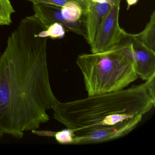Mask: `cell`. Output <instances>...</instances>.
I'll list each match as a JSON object with an SVG mask.
<instances>
[{
  "label": "cell",
  "instance_id": "1",
  "mask_svg": "<svg viewBox=\"0 0 155 155\" xmlns=\"http://www.w3.org/2000/svg\"><path fill=\"white\" fill-rule=\"evenodd\" d=\"M46 29L35 15L21 20L0 57V130L20 139L49 120L58 101L50 83Z\"/></svg>",
  "mask_w": 155,
  "mask_h": 155
},
{
  "label": "cell",
  "instance_id": "2",
  "mask_svg": "<svg viewBox=\"0 0 155 155\" xmlns=\"http://www.w3.org/2000/svg\"><path fill=\"white\" fill-rule=\"evenodd\" d=\"M155 106V76L139 85L67 102L58 101L53 117L73 131L74 137L143 117Z\"/></svg>",
  "mask_w": 155,
  "mask_h": 155
},
{
  "label": "cell",
  "instance_id": "3",
  "mask_svg": "<svg viewBox=\"0 0 155 155\" xmlns=\"http://www.w3.org/2000/svg\"><path fill=\"white\" fill-rule=\"evenodd\" d=\"M76 63L83 75L88 96L124 89L138 77L123 40L107 51L81 54Z\"/></svg>",
  "mask_w": 155,
  "mask_h": 155
},
{
  "label": "cell",
  "instance_id": "4",
  "mask_svg": "<svg viewBox=\"0 0 155 155\" xmlns=\"http://www.w3.org/2000/svg\"><path fill=\"white\" fill-rule=\"evenodd\" d=\"M33 10L34 15L46 28L53 23H59L65 29L85 37V29L81 8L33 3Z\"/></svg>",
  "mask_w": 155,
  "mask_h": 155
},
{
  "label": "cell",
  "instance_id": "5",
  "mask_svg": "<svg viewBox=\"0 0 155 155\" xmlns=\"http://www.w3.org/2000/svg\"><path fill=\"white\" fill-rule=\"evenodd\" d=\"M121 0H117L106 15L97 36L90 46L91 53L104 52L120 44L127 32L119 23Z\"/></svg>",
  "mask_w": 155,
  "mask_h": 155
},
{
  "label": "cell",
  "instance_id": "6",
  "mask_svg": "<svg viewBox=\"0 0 155 155\" xmlns=\"http://www.w3.org/2000/svg\"><path fill=\"white\" fill-rule=\"evenodd\" d=\"M123 41L138 77L147 81L155 76V51L141 43L133 34L127 33Z\"/></svg>",
  "mask_w": 155,
  "mask_h": 155
},
{
  "label": "cell",
  "instance_id": "7",
  "mask_svg": "<svg viewBox=\"0 0 155 155\" xmlns=\"http://www.w3.org/2000/svg\"><path fill=\"white\" fill-rule=\"evenodd\" d=\"M142 117H136L110 128L97 130L82 137H75L72 145L98 144L123 137L137 127Z\"/></svg>",
  "mask_w": 155,
  "mask_h": 155
},
{
  "label": "cell",
  "instance_id": "8",
  "mask_svg": "<svg viewBox=\"0 0 155 155\" xmlns=\"http://www.w3.org/2000/svg\"><path fill=\"white\" fill-rule=\"evenodd\" d=\"M114 3L109 2L92 3L83 16L85 29L84 38L90 46L93 43L101 23Z\"/></svg>",
  "mask_w": 155,
  "mask_h": 155
},
{
  "label": "cell",
  "instance_id": "9",
  "mask_svg": "<svg viewBox=\"0 0 155 155\" xmlns=\"http://www.w3.org/2000/svg\"><path fill=\"white\" fill-rule=\"evenodd\" d=\"M141 43L155 51V12L150 15V19L144 29L138 34H134Z\"/></svg>",
  "mask_w": 155,
  "mask_h": 155
},
{
  "label": "cell",
  "instance_id": "10",
  "mask_svg": "<svg viewBox=\"0 0 155 155\" xmlns=\"http://www.w3.org/2000/svg\"><path fill=\"white\" fill-rule=\"evenodd\" d=\"M15 12L10 0H0V26L10 25L12 16Z\"/></svg>",
  "mask_w": 155,
  "mask_h": 155
},
{
  "label": "cell",
  "instance_id": "11",
  "mask_svg": "<svg viewBox=\"0 0 155 155\" xmlns=\"http://www.w3.org/2000/svg\"><path fill=\"white\" fill-rule=\"evenodd\" d=\"M65 28L61 24L54 23L50 25L47 28L41 31L39 33V35L43 38H62L65 36Z\"/></svg>",
  "mask_w": 155,
  "mask_h": 155
},
{
  "label": "cell",
  "instance_id": "12",
  "mask_svg": "<svg viewBox=\"0 0 155 155\" xmlns=\"http://www.w3.org/2000/svg\"><path fill=\"white\" fill-rule=\"evenodd\" d=\"M53 137L58 143L62 145L73 144L74 136L73 131L69 129L62 130L58 132H54Z\"/></svg>",
  "mask_w": 155,
  "mask_h": 155
},
{
  "label": "cell",
  "instance_id": "13",
  "mask_svg": "<svg viewBox=\"0 0 155 155\" xmlns=\"http://www.w3.org/2000/svg\"><path fill=\"white\" fill-rule=\"evenodd\" d=\"M81 6L82 8L83 16L87 12L88 8L92 3L95 2H109L114 3L116 0H75Z\"/></svg>",
  "mask_w": 155,
  "mask_h": 155
},
{
  "label": "cell",
  "instance_id": "14",
  "mask_svg": "<svg viewBox=\"0 0 155 155\" xmlns=\"http://www.w3.org/2000/svg\"><path fill=\"white\" fill-rule=\"evenodd\" d=\"M126 1L127 3V10H129L131 6L136 5L138 2V0H126Z\"/></svg>",
  "mask_w": 155,
  "mask_h": 155
}]
</instances>
